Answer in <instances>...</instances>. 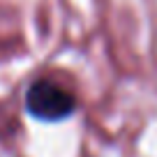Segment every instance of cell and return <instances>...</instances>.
Here are the masks:
<instances>
[{"label":"cell","mask_w":157,"mask_h":157,"mask_svg":"<svg viewBox=\"0 0 157 157\" xmlns=\"http://www.w3.org/2000/svg\"><path fill=\"white\" fill-rule=\"evenodd\" d=\"M23 106L28 116H33L39 123H63L76 113L78 102L76 95L60 83L49 78H37L25 90Z\"/></svg>","instance_id":"obj_1"}]
</instances>
